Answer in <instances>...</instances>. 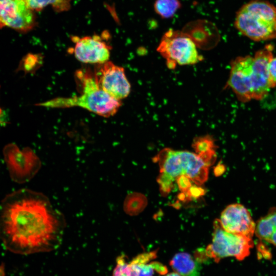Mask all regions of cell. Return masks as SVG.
<instances>
[{"instance_id": "cell-29", "label": "cell", "mask_w": 276, "mask_h": 276, "mask_svg": "<svg viewBox=\"0 0 276 276\" xmlns=\"http://www.w3.org/2000/svg\"><path fill=\"white\" fill-rule=\"evenodd\" d=\"M1 112H2V110H1V109L0 108V115H1Z\"/></svg>"}, {"instance_id": "cell-12", "label": "cell", "mask_w": 276, "mask_h": 276, "mask_svg": "<svg viewBox=\"0 0 276 276\" xmlns=\"http://www.w3.org/2000/svg\"><path fill=\"white\" fill-rule=\"evenodd\" d=\"M219 220L222 227L228 232L251 238L255 234L256 223L249 211L241 204L227 205Z\"/></svg>"}, {"instance_id": "cell-2", "label": "cell", "mask_w": 276, "mask_h": 276, "mask_svg": "<svg viewBox=\"0 0 276 276\" xmlns=\"http://www.w3.org/2000/svg\"><path fill=\"white\" fill-rule=\"evenodd\" d=\"M79 82L81 94L67 98H56L38 104L50 108L80 107L103 117L115 114L122 103L111 97L98 85L94 74L87 70H79L76 73Z\"/></svg>"}, {"instance_id": "cell-26", "label": "cell", "mask_w": 276, "mask_h": 276, "mask_svg": "<svg viewBox=\"0 0 276 276\" xmlns=\"http://www.w3.org/2000/svg\"><path fill=\"white\" fill-rule=\"evenodd\" d=\"M225 169L223 165L219 164L215 168L214 173L216 176H219L223 173Z\"/></svg>"}, {"instance_id": "cell-23", "label": "cell", "mask_w": 276, "mask_h": 276, "mask_svg": "<svg viewBox=\"0 0 276 276\" xmlns=\"http://www.w3.org/2000/svg\"><path fill=\"white\" fill-rule=\"evenodd\" d=\"M175 181L179 190L184 194L187 193L192 186L191 180L186 176H179L175 179Z\"/></svg>"}, {"instance_id": "cell-24", "label": "cell", "mask_w": 276, "mask_h": 276, "mask_svg": "<svg viewBox=\"0 0 276 276\" xmlns=\"http://www.w3.org/2000/svg\"><path fill=\"white\" fill-rule=\"evenodd\" d=\"M269 73L272 83L276 85V57L272 58L269 65Z\"/></svg>"}, {"instance_id": "cell-1", "label": "cell", "mask_w": 276, "mask_h": 276, "mask_svg": "<svg viewBox=\"0 0 276 276\" xmlns=\"http://www.w3.org/2000/svg\"><path fill=\"white\" fill-rule=\"evenodd\" d=\"M66 223L43 194L22 189L0 202V239L5 248L18 254L48 252L61 244Z\"/></svg>"}, {"instance_id": "cell-7", "label": "cell", "mask_w": 276, "mask_h": 276, "mask_svg": "<svg viewBox=\"0 0 276 276\" xmlns=\"http://www.w3.org/2000/svg\"><path fill=\"white\" fill-rule=\"evenodd\" d=\"M3 153L10 177L15 182H28L41 168L39 158L29 147L21 150L15 144H9L4 147Z\"/></svg>"}, {"instance_id": "cell-5", "label": "cell", "mask_w": 276, "mask_h": 276, "mask_svg": "<svg viewBox=\"0 0 276 276\" xmlns=\"http://www.w3.org/2000/svg\"><path fill=\"white\" fill-rule=\"evenodd\" d=\"M194 42L181 31L169 29L162 37L157 51L170 70L177 65H193L202 61Z\"/></svg>"}, {"instance_id": "cell-13", "label": "cell", "mask_w": 276, "mask_h": 276, "mask_svg": "<svg viewBox=\"0 0 276 276\" xmlns=\"http://www.w3.org/2000/svg\"><path fill=\"white\" fill-rule=\"evenodd\" d=\"M72 40L75 42L73 53L79 61L98 64L108 61L111 48L100 36L74 37Z\"/></svg>"}, {"instance_id": "cell-21", "label": "cell", "mask_w": 276, "mask_h": 276, "mask_svg": "<svg viewBox=\"0 0 276 276\" xmlns=\"http://www.w3.org/2000/svg\"><path fill=\"white\" fill-rule=\"evenodd\" d=\"M112 276H137L130 262H126L125 257L121 256L117 259V265Z\"/></svg>"}, {"instance_id": "cell-4", "label": "cell", "mask_w": 276, "mask_h": 276, "mask_svg": "<svg viewBox=\"0 0 276 276\" xmlns=\"http://www.w3.org/2000/svg\"><path fill=\"white\" fill-rule=\"evenodd\" d=\"M153 160L158 164L160 173L173 182L179 176H186L195 185L200 186L208 178L210 166L196 153L165 148Z\"/></svg>"}, {"instance_id": "cell-8", "label": "cell", "mask_w": 276, "mask_h": 276, "mask_svg": "<svg viewBox=\"0 0 276 276\" xmlns=\"http://www.w3.org/2000/svg\"><path fill=\"white\" fill-rule=\"evenodd\" d=\"M94 74L101 89L113 98L121 101L129 95L131 85L123 67L107 61L98 64Z\"/></svg>"}, {"instance_id": "cell-9", "label": "cell", "mask_w": 276, "mask_h": 276, "mask_svg": "<svg viewBox=\"0 0 276 276\" xmlns=\"http://www.w3.org/2000/svg\"><path fill=\"white\" fill-rule=\"evenodd\" d=\"M36 24L34 11L26 0H0V28L8 27L26 32Z\"/></svg>"}, {"instance_id": "cell-6", "label": "cell", "mask_w": 276, "mask_h": 276, "mask_svg": "<svg viewBox=\"0 0 276 276\" xmlns=\"http://www.w3.org/2000/svg\"><path fill=\"white\" fill-rule=\"evenodd\" d=\"M213 226L212 242L205 250L208 257L219 262L229 257L242 260L249 255L254 246L252 238L226 231L219 219L214 221Z\"/></svg>"}, {"instance_id": "cell-17", "label": "cell", "mask_w": 276, "mask_h": 276, "mask_svg": "<svg viewBox=\"0 0 276 276\" xmlns=\"http://www.w3.org/2000/svg\"><path fill=\"white\" fill-rule=\"evenodd\" d=\"M175 272L182 276H188L195 270L196 265L191 255L181 252L176 254L170 262Z\"/></svg>"}, {"instance_id": "cell-27", "label": "cell", "mask_w": 276, "mask_h": 276, "mask_svg": "<svg viewBox=\"0 0 276 276\" xmlns=\"http://www.w3.org/2000/svg\"><path fill=\"white\" fill-rule=\"evenodd\" d=\"M4 266L3 265H0V276H5Z\"/></svg>"}, {"instance_id": "cell-15", "label": "cell", "mask_w": 276, "mask_h": 276, "mask_svg": "<svg viewBox=\"0 0 276 276\" xmlns=\"http://www.w3.org/2000/svg\"><path fill=\"white\" fill-rule=\"evenodd\" d=\"M256 236L276 246V208H272L268 213L256 222Z\"/></svg>"}, {"instance_id": "cell-22", "label": "cell", "mask_w": 276, "mask_h": 276, "mask_svg": "<svg viewBox=\"0 0 276 276\" xmlns=\"http://www.w3.org/2000/svg\"><path fill=\"white\" fill-rule=\"evenodd\" d=\"M205 193V190L199 186L195 185L194 186H191L186 193L184 194L185 195V200H189L192 198H196L199 197L203 196Z\"/></svg>"}, {"instance_id": "cell-25", "label": "cell", "mask_w": 276, "mask_h": 276, "mask_svg": "<svg viewBox=\"0 0 276 276\" xmlns=\"http://www.w3.org/2000/svg\"><path fill=\"white\" fill-rule=\"evenodd\" d=\"M37 58L35 55L30 54L28 55L23 61L22 65L25 70H30L33 67L34 63H35V60Z\"/></svg>"}, {"instance_id": "cell-16", "label": "cell", "mask_w": 276, "mask_h": 276, "mask_svg": "<svg viewBox=\"0 0 276 276\" xmlns=\"http://www.w3.org/2000/svg\"><path fill=\"white\" fill-rule=\"evenodd\" d=\"M192 147L195 153L199 155L209 166L214 164L216 158L217 146L211 136L207 135L197 137L193 141Z\"/></svg>"}, {"instance_id": "cell-28", "label": "cell", "mask_w": 276, "mask_h": 276, "mask_svg": "<svg viewBox=\"0 0 276 276\" xmlns=\"http://www.w3.org/2000/svg\"><path fill=\"white\" fill-rule=\"evenodd\" d=\"M166 276H181V275L176 272H171L167 274Z\"/></svg>"}, {"instance_id": "cell-3", "label": "cell", "mask_w": 276, "mask_h": 276, "mask_svg": "<svg viewBox=\"0 0 276 276\" xmlns=\"http://www.w3.org/2000/svg\"><path fill=\"white\" fill-rule=\"evenodd\" d=\"M235 26L242 35L256 41L276 38V7L264 0H252L237 12Z\"/></svg>"}, {"instance_id": "cell-18", "label": "cell", "mask_w": 276, "mask_h": 276, "mask_svg": "<svg viewBox=\"0 0 276 276\" xmlns=\"http://www.w3.org/2000/svg\"><path fill=\"white\" fill-rule=\"evenodd\" d=\"M146 204L147 199L144 195L139 193L133 192L126 196L123 208L126 214L134 216L141 213Z\"/></svg>"}, {"instance_id": "cell-11", "label": "cell", "mask_w": 276, "mask_h": 276, "mask_svg": "<svg viewBox=\"0 0 276 276\" xmlns=\"http://www.w3.org/2000/svg\"><path fill=\"white\" fill-rule=\"evenodd\" d=\"M273 46L267 44L256 52L253 57L252 67V99L264 98L275 85L269 73V65L273 57Z\"/></svg>"}, {"instance_id": "cell-20", "label": "cell", "mask_w": 276, "mask_h": 276, "mask_svg": "<svg viewBox=\"0 0 276 276\" xmlns=\"http://www.w3.org/2000/svg\"><path fill=\"white\" fill-rule=\"evenodd\" d=\"M181 7L179 0H155L153 6L156 13L165 19L173 17Z\"/></svg>"}, {"instance_id": "cell-10", "label": "cell", "mask_w": 276, "mask_h": 276, "mask_svg": "<svg viewBox=\"0 0 276 276\" xmlns=\"http://www.w3.org/2000/svg\"><path fill=\"white\" fill-rule=\"evenodd\" d=\"M253 57L239 56L233 60L225 87H229L242 102L252 99Z\"/></svg>"}, {"instance_id": "cell-14", "label": "cell", "mask_w": 276, "mask_h": 276, "mask_svg": "<svg viewBox=\"0 0 276 276\" xmlns=\"http://www.w3.org/2000/svg\"><path fill=\"white\" fill-rule=\"evenodd\" d=\"M181 31L188 36L197 48L211 49L218 43L220 34L216 26L204 19H197L187 24Z\"/></svg>"}, {"instance_id": "cell-19", "label": "cell", "mask_w": 276, "mask_h": 276, "mask_svg": "<svg viewBox=\"0 0 276 276\" xmlns=\"http://www.w3.org/2000/svg\"><path fill=\"white\" fill-rule=\"evenodd\" d=\"M72 0H26L29 7L33 11H39L48 6H51L57 12L68 11Z\"/></svg>"}]
</instances>
